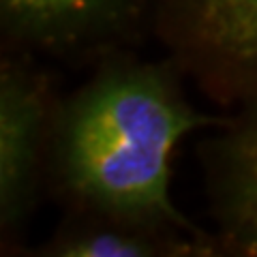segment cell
Returning <instances> with one entry per match:
<instances>
[{
  "instance_id": "cell-4",
  "label": "cell",
  "mask_w": 257,
  "mask_h": 257,
  "mask_svg": "<svg viewBox=\"0 0 257 257\" xmlns=\"http://www.w3.org/2000/svg\"><path fill=\"white\" fill-rule=\"evenodd\" d=\"M45 118L43 92L26 71L5 62L0 73V225L15 227L35 195Z\"/></svg>"
},
{
  "instance_id": "cell-2",
  "label": "cell",
  "mask_w": 257,
  "mask_h": 257,
  "mask_svg": "<svg viewBox=\"0 0 257 257\" xmlns=\"http://www.w3.org/2000/svg\"><path fill=\"white\" fill-rule=\"evenodd\" d=\"M172 67L208 99L257 109V0H150Z\"/></svg>"
},
{
  "instance_id": "cell-6",
  "label": "cell",
  "mask_w": 257,
  "mask_h": 257,
  "mask_svg": "<svg viewBox=\"0 0 257 257\" xmlns=\"http://www.w3.org/2000/svg\"><path fill=\"white\" fill-rule=\"evenodd\" d=\"M122 223H111L109 227L86 229L71 234L54 246V255L60 257H155L165 253V244H159L142 231Z\"/></svg>"
},
{
  "instance_id": "cell-3",
  "label": "cell",
  "mask_w": 257,
  "mask_h": 257,
  "mask_svg": "<svg viewBox=\"0 0 257 257\" xmlns=\"http://www.w3.org/2000/svg\"><path fill=\"white\" fill-rule=\"evenodd\" d=\"M150 0H0L3 28L15 41L77 52L118 35Z\"/></svg>"
},
{
  "instance_id": "cell-5",
  "label": "cell",
  "mask_w": 257,
  "mask_h": 257,
  "mask_svg": "<svg viewBox=\"0 0 257 257\" xmlns=\"http://www.w3.org/2000/svg\"><path fill=\"white\" fill-rule=\"evenodd\" d=\"M208 182L214 212L227 234L257 223V109L225 122L208 148Z\"/></svg>"
},
{
  "instance_id": "cell-7",
  "label": "cell",
  "mask_w": 257,
  "mask_h": 257,
  "mask_svg": "<svg viewBox=\"0 0 257 257\" xmlns=\"http://www.w3.org/2000/svg\"><path fill=\"white\" fill-rule=\"evenodd\" d=\"M229 238L238 248H242V253L257 255V223H251V225H246V227L231 231Z\"/></svg>"
},
{
  "instance_id": "cell-1",
  "label": "cell",
  "mask_w": 257,
  "mask_h": 257,
  "mask_svg": "<svg viewBox=\"0 0 257 257\" xmlns=\"http://www.w3.org/2000/svg\"><path fill=\"white\" fill-rule=\"evenodd\" d=\"M172 64L118 62L64 107L56 128L62 182L82 204L131 227H184L172 202V152L184 135L221 122L184 99Z\"/></svg>"
}]
</instances>
